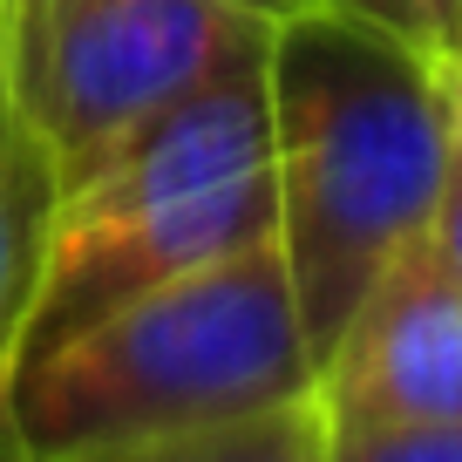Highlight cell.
<instances>
[{"mask_svg":"<svg viewBox=\"0 0 462 462\" xmlns=\"http://www.w3.org/2000/svg\"><path fill=\"white\" fill-rule=\"evenodd\" d=\"M21 7V0H14ZM225 7H245V14H265V21H286V14H300V7H313V0H225ZM14 21V14H7Z\"/></svg>","mask_w":462,"mask_h":462,"instance_id":"13","label":"cell"},{"mask_svg":"<svg viewBox=\"0 0 462 462\" xmlns=\"http://www.w3.org/2000/svg\"><path fill=\"white\" fill-rule=\"evenodd\" d=\"M7 14H14V0H0V28H7Z\"/></svg>","mask_w":462,"mask_h":462,"instance_id":"15","label":"cell"},{"mask_svg":"<svg viewBox=\"0 0 462 462\" xmlns=\"http://www.w3.org/2000/svg\"><path fill=\"white\" fill-rule=\"evenodd\" d=\"M327 7H340V14H361V21H374V28H394V34H415V42H421L415 0H327Z\"/></svg>","mask_w":462,"mask_h":462,"instance_id":"11","label":"cell"},{"mask_svg":"<svg viewBox=\"0 0 462 462\" xmlns=\"http://www.w3.org/2000/svg\"><path fill=\"white\" fill-rule=\"evenodd\" d=\"M0 462H28V448L14 435V415H7V394H0Z\"/></svg>","mask_w":462,"mask_h":462,"instance_id":"14","label":"cell"},{"mask_svg":"<svg viewBox=\"0 0 462 462\" xmlns=\"http://www.w3.org/2000/svg\"><path fill=\"white\" fill-rule=\"evenodd\" d=\"M313 402L327 429L462 421V279L435 259L429 231L346 313L313 367Z\"/></svg>","mask_w":462,"mask_h":462,"instance_id":"5","label":"cell"},{"mask_svg":"<svg viewBox=\"0 0 462 462\" xmlns=\"http://www.w3.org/2000/svg\"><path fill=\"white\" fill-rule=\"evenodd\" d=\"M259 238H273L265 69L198 88L55 190L42 286L14 361Z\"/></svg>","mask_w":462,"mask_h":462,"instance_id":"3","label":"cell"},{"mask_svg":"<svg viewBox=\"0 0 462 462\" xmlns=\"http://www.w3.org/2000/svg\"><path fill=\"white\" fill-rule=\"evenodd\" d=\"M415 21H421V48H442L462 28V0H415Z\"/></svg>","mask_w":462,"mask_h":462,"instance_id":"12","label":"cell"},{"mask_svg":"<svg viewBox=\"0 0 462 462\" xmlns=\"http://www.w3.org/2000/svg\"><path fill=\"white\" fill-rule=\"evenodd\" d=\"M429 245L448 273L462 279V136L448 143V171H442V198H435V217H429Z\"/></svg>","mask_w":462,"mask_h":462,"instance_id":"9","label":"cell"},{"mask_svg":"<svg viewBox=\"0 0 462 462\" xmlns=\"http://www.w3.org/2000/svg\"><path fill=\"white\" fill-rule=\"evenodd\" d=\"M75 462H333V448L319 402L300 394V402L259 408L238 421H211V429L157 435V442H130V448H96Z\"/></svg>","mask_w":462,"mask_h":462,"instance_id":"7","label":"cell"},{"mask_svg":"<svg viewBox=\"0 0 462 462\" xmlns=\"http://www.w3.org/2000/svg\"><path fill=\"white\" fill-rule=\"evenodd\" d=\"M313 394L292 279L273 238L150 286L14 361L7 415L28 462H75Z\"/></svg>","mask_w":462,"mask_h":462,"instance_id":"2","label":"cell"},{"mask_svg":"<svg viewBox=\"0 0 462 462\" xmlns=\"http://www.w3.org/2000/svg\"><path fill=\"white\" fill-rule=\"evenodd\" d=\"M265 123L273 245L319 367L367 286L429 231L456 130L429 48L327 0L273 28Z\"/></svg>","mask_w":462,"mask_h":462,"instance_id":"1","label":"cell"},{"mask_svg":"<svg viewBox=\"0 0 462 462\" xmlns=\"http://www.w3.org/2000/svg\"><path fill=\"white\" fill-rule=\"evenodd\" d=\"M48 225H55V163L21 123L7 75H0V394H7L21 333H28L34 286H42Z\"/></svg>","mask_w":462,"mask_h":462,"instance_id":"6","label":"cell"},{"mask_svg":"<svg viewBox=\"0 0 462 462\" xmlns=\"http://www.w3.org/2000/svg\"><path fill=\"white\" fill-rule=\"evenodd\" d=\"M435 55V82H442V109H448V130L462 136V28L448 34L442 48H429Z\"/></svg>","mask_w":462,"mask_h":462,"instance_id":"10","label":"cell"},{"mask_svg":"<svg viewBox=\"0 0 462 462\" xmlns=\"http://www.w3.org/2000/svg\"><path fill=\"white\" fill-rule=\"evenodd\" d=\"M273 28L225 0H21L0 75L61 190L198 88L259 75Z\"/></svg>","mask_w":462,"mask_h":462,"instance_id":"4","label":"cell"},{"mask_svg":"<svg viewBox=\"0 0 462 462\" xmlns=\"http://www.w3.org/2000/svg\"><path fill=\"white\" fill-rule=\"evenodd\" d=\"M333 462H462V421H394V429H327Z\"/></svg>","mask_w":462,"mask_h":462,"instance_id":"8","label":"cell"}]
</instances>
